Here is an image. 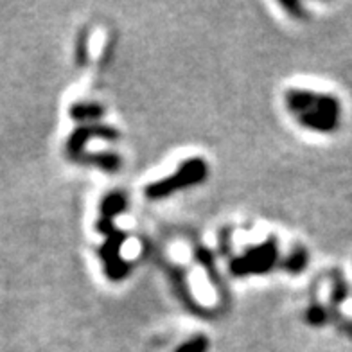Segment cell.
<instances>
[{"mask_svg":"<svg viewBox=\"0 0 352 352\" xmlns=\"http://www.w3.org/2000/svg\"><path fill=\"white\" fill-rule=\"evenodd\" d=\"M207 162L201 160V158H189L186 162L178 167V171L173 173L171 176H166L162 180L153 182L146 187V196L151 199L166 198V196L173 195L176 190L186 189V187H192L196 184H201V182L207 178Z\"/></svg>","mask_w":352,"mask_h":352,"instance_id":"1","label":"cell"},{"mask_svg":"<svg viewBox=\"0 0 352 352\" xmlns=\"http://www.w3.org/2000/svg\"><path fill=\"white\" fill-rule=\"evenodd\" d=\"M98 230L107 236V241L101 248V257L107 268V275L113 280L124 277L128 274V264L121 259V246L126 236L113 227V221L108 218H101L98 223Z\"/></svg>","mask_w":352,"mask_h":352,"instance_id":"2","label":"cell"},{"mask_svg":"<svg viewBox=\"0 0 352 352\" xmlns=\"http://www.w3.org/2000/svg\"><path fill=\"white\" fill-rule=\"evenodd\" d=\"M287 110L293 111L295 116H300L304 111H324L329 116L340 117L342 116V104L338 98L329 96V94H316L311 90H302V88H293L287 90L284 96Z\"/></svg>","mask_w":352,"mask_h":352,"instance_id":"3","label":"cell"},{"mask_svg":"<svg viewBox=\"0 0 352 352\" xmlns=\"http://www.w3.org/2000/svg\"><path fill=\"white\" fill-rule=\"evenodd\" d=\"M275 261H277V245H275V239H268L263 245L250 248L236 261H232L230 270L232 274L237 275V277L250 274H264V272L274 268Z\"/></svg>","mask_w":352,"mask_h":352,"instance_id":"4","label":"cell"},{"mask_svg":"<svg viewBox=\"0 0 352 352\" xmlns=\"http://www.w3.org/2000/svg\"><path fill=\"white\" fill-rule=\"evenodd\" d=\"M92 137H102V139H117L119 137V131L110 128V126H83V128H79L76 130L74 133L69 137V144H67V148H69L70 157L74 158L78 155L83 153L85 144H87L88 139H92Z\"/></svg>","mask_w":352,"mask_h":352,"instance_id":"5","label":"cell"},{"mask_svg":"<svg viewBox=\"0 0 352 352\" xmlns=\"http://www.w3.org/2000/svg\"><path fill=\"white\" fill-rule=\"evenodd\" d=\"M297 119L302 126H306L313 131H318V133H333L340 126V117L329 116V113L318 110L304 111V113L297 116Z\"/></svg>","mask_w":352,"mask_h":352,"instance_id":"6","label":"cell"},{"mask_svg":"<svg viewBox=\"0 0 352 352\" xmlns=\"http://www.w3.org/2000/svg\"><path fill=\"white\" fill-rule=\"evenodd\" d=\"M76 162L81 164H94V166H99L102 169H107V171H117L119 167H121V158L117 157L113 153H98V155H78L74 157Z\"/></svg>","mask_w":352,"mask_h":352,"instance_id":"7","label":"cell"},{"mask_svg":"<svg viewBox=\"0 0 352 352\" xmlns=\"http://www.w3.org/2000/svg\"><path fill=\"white\" fill-rule=\"evenodd\" d=\"M102 116V108L99 104H92V102H81V104H74L70 108V117L74 121H92V119H99Z\"/></svg>","mask_w":352,"mask_h":352,"instance_id":"8","label":"cell"},{"mask_svg":"<svg viewBox=\"0 0 352 352\" xmlns=\"http://www.w3.org/2000/svg\"><path fill=\"white\" fill-rule=\"evenodd\" d=\"M126 209V198L122 195H110L102 199L101 218L111 219L116 214L122 212Z\"/></svg>","mask_w":352,"mask_h":352,"instance_id":"9","label":"cell"},{"mask_svg":"<svg viewBox=\"0 0 352 352\" xmlns=\"http://www.w3.org/2000/svg\"><path fill=\"white\" fill-rule=\"evenodd\" d=\"M209 351V338L204 334H198L195 338L187 340L186 343H182L180 347L175 352H207Z\"/></svg>","mask_w":352,"mask_h":352,"instance_id":"10","label":"cell"},{"mask_svg":"<svg viewBox=\"0 0 352 352\" xmlns=\"http://www.w3.org/2000/svg\"><path fill=\"white\" fill-rule=\"evenodd\" d=\"M286 266L289 272H293V274H297V272L304 270V266H307V252L302 250V248H297V250L289 255Z\"/></svg>","mask_w":352,"mask_h":352,"instance_id":"11","label":"cell"},{"mask_svg":"<svg viewBox=\"0 0 352 352\" xmlns=\"http://www.w3.org/2000/svg\"><path fill=\"white\" fill-rule=\"evenodd\" d=\"M307 322L313 325H324L327 322V313L322 306H311L307 311Z\"/></svg>","mask_w":352,"mask_h":352,"instance_id":"12","label":"cell"}]
</instances>
